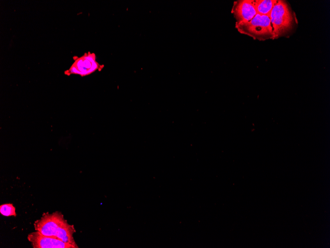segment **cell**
<instances>
[{
  "instance_id": "6da1fadb",
  "label": "cell",
  "mask_w": 330,
  "mask_h": 248,
  "mask_svg": "<svg viewBox=\"0 0 330 248\" xmlns=\"http://www.w3.org/2000/svg\"><path fill=\"white\" fill-rule=\"evenodd\" d=\"M34 225L35 230L41 234L56 237L76 248H79L73 237L76 232L74 226L68 223L60 212L45 213Z\"/></svg>"
},
{
  "instance_id": "7a4b0ae2",
  "label": "cell",
  "mask_w": 330,
  "mask_h": 248,
  "mask_svg": "<svg viewBox=\"0 0 330 248\" xmlns=\"http://www.w3.org/2000/svg\"><path fill=\"white\" fill-rule=\"evenodd\" d=\"M269 16L275 39L288 36L297 24L295 13L285 0H277Z\"/></svg>"
},
{
  "instance_id": "3957f363",
  "label": "cell",
  "mask_w": 330,
  "mask_h": 248,
  "mask_svg": "<svg viewBox=\"0 0 330 248\" xmlns=\"http://www.w3.org/2000/svg\"><path fill=\"white\" fill-rule=\"evenodd\" d=\"M235 27L241 34L249 36L254 40L264 41L275 39L269 15L257 13L250 21L235 25Z\"/></svg>"
},
{
  "instance_id": "277c9868",
  "label": "cell",
  "mask_w": 330,
  "mask_h": 248,
  "mask_svg": "<svg viewBox=\"0 0 330 248\" xmlns=\"http://www.w3.org/2000/svg\"><path fill=\"white\" fill-rule=\"evenodd\" d=\"M94 53L85 52L82 56L77 57L69 70L65 71V74L79 75L81 77L88 76L96 71H101L104 67L96 61Z\"/></svg>"
},
{
  "instance_id": "5b68a950",
  "label": "cell",
  "mask_w": 330,
  "mask_h": 248,
  "mask_svg": "<svg viewBox=\"0 0 330 248\" xmlns=\"http://www.w3.org/2000/svg\"><path fill=\"white\" fill-rule=\"evenodd\" d=\"M231 13L236 20L235 25L250 21L257 14L253 0L235 1Z\"/></svg>"
},
{
  "instance_id": "8992f818",
  "label": "cell",
  "mask_w": 330,
  "mask_h": 248,
  "mask_svg": "<svg viewBox=\"0 0 330 248\" xmlns=\"http://www.w3.org/2000/svg\"><path fill=\"white\" fill-rule=\"evenodd\" d=\"M27 239L33 248H76L56 237L43 235L37 231L29 234Z\"/></svg>"
},
{
  "instance_id": "52a82bcc",
  "label": "cell",
  "mask_w": 330,
  "mask_h": 248,
  "mask_svg": "<svg viewBox=\"0 0 330 248\" xmlns=\"http://www.w3.org/2000/svg\"><path fill=\"white\" fill-rule=\"evenodd\" d=\"M253 1L258 14L269 16L277 0H253Z\"/></svg>"
},
{
  "instance_id": "ba28073f",
  "label": "cell",
  "mask_w": 330,
  "mask_h": 248,
  "mask_svg": "<svg viewBox=\"0 0 330 248\" xmlns=\"http://www.w3.org/2000/svg\"><path fill=\"white\" fill-rule=\"evenodd\" d=\"M0 213L4 216H16L15 207L11 203H5L0 206Z\"/></svg>"
}]
</instances>
